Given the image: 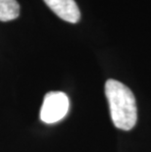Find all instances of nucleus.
I'll list each match as a JSON object with an SVG mask.
<instances>
[{
    "mask_svg": "<svg viewBox=\"0 0 151 152\" xmlns=\"http://www.w3.org/2000/svg\"><path fill=\"white\" fill-rule=\"evenodd\" d=\"M105 95L115 127L123 131L131 130L137 120L136 98L131 90L121 82L111 79L105 83Z\"/></svg>",
    "mask_w": 151,
    "mask_h": 152,
    "instance_id": "f257e3e1",
    "label": "nucleus"
},
{
    "mask_svg": "<svg viewBox=\"0 0 151 152\" xmlns=\"http://www.w3.org/2000/svg\"><path fill=\"white\" fill-rule=\"evenodd\" d=\"M70 101L66 93L50 91L45 94L40 109V120L46 124H54L65 118L69 111Z\"/></svg>",
    "mask_w": 151,
    "mask_h": 152,
    "instance_id": "f03ea898",
    "label": "nucleus"
},
{
    "mask_svg": "<svg viewBox=\"0 0 151 152\" xmlns=\"http://www.w3.org/2000/svg\"><path fill=\"white\" fill-rule=\"evenodd\" d=\"M45 4L62 20L76 24L81 19V12L75 0H43Z\"/></svg>",
    "mask_w": 151,
    "mask_h": 152,
    "instance_id": "7ed1b4c3",
    "label": "nucleus"
},
{
    "mask_svg": "<svg viewBox=\"0 0 151 152\" xmlns=\"http://www.w3.org/2000/svg\"><path fill=\"white\" fill-rule=\"evenodd\" d=\"M20 15V5L16 0H0V21L8 22Z\"/></svg>",
    "mask_w": 151,
    "mask_h": 152,
    "instance_id": "20e7f679",
    "label": "nucleus"
}]
</instances>
